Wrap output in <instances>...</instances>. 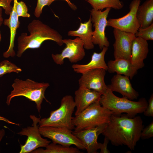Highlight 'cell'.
<instances>
[{
  "mask_svg": "<svg viewBox=\"0 0 153 153\" xmlns=\"http://www.w3.org/2000/svg\"><path fill=\"white\" fill-rule=\"evenodd\" d=\"M143 127L139 116L131 118L127 114H112L102 134L113 145H125L133 150L140 139Z\"/></svg>",
  "mask_w": 153,
  "mask_h": 153,
  "instance_id": "cell-1",
  "label": "cell"
},
{
  "mask_svg": "<svg viewBox=\"0 0 153 153\" xmlns=\"http://www.w3.org/2000/svg\"><path fill=\"white\" fill-rule=\"evenodd\" d=\"M27 28L30 34L28 35L26 33H22L18 39L16 56L18 57L27 49L40 48L46 40L54 41L60 46L63 44L62 37L57 31L39 20H33Z\"/></svg>",
  "mask_w": 153,
  "mask_h": 153,
  "instance_id": "cell-2",
  "label": "cell"
},
{
  "mask_svg": "<svg viewBox=\"0 0 153 153\" xmlns=\"http://www.w3.org/2000/svg\"><path fill=\"white\" fill-rule=\"evenodd\" d=\"M99 102L102 107L112 111L114 115H119L125 113L131 118L143 112L148 105L145 98H141L138 101H133L124 97H120L115 95L109 88L101 95Z\"/></svg>",
  "mask_w": 153,
  "mask_h": 153,
  "instance_id": "cell-3",
  "label": "cell"
},
{
  "mask_svg": "<svg viewBox=\"0 0 153 153\" xmlns=\"http://www.w3.org/2000/svg\"><path fill=\"white\" fill-rule=\"evenodd\" d=\"M49 86L48 83L37 82L29 79L23 80L16 78L12 85L13 90L7 97L6 103L9 105L14 97L23 96L34 102L37 111L40 112L44 99L50 103L45 96V91Z\"/></svg>",
  "mask_w": 153,
  "mask_h": 153,
  "instance_id": "cell-4",
  "label": "cell"
},
{
  "mask_svg": "<svg viewBox=\"0 0 153 153\" xmlns=\"http://www.w3.org/2000/svg\"><path fill=\"white\" fill-rule=\"evenodd\" d=\"M113 114L112 111L102 107L99 101L94 103L72 117L74 131L107 124Z\"/></svg>",
  "mask_w": 153,
  "mask_h": 153,
  "instance_id": "cell-5",
  "label": "cell"
},
{
  "mask_svg": "<svg viewBox=\"0 0 153 153\" xmlns=\"http://www.w3.org/2000/svg\"><path fill=\"white\" fill-rule=\"evenodd\" d=\"M76 107L73 97L67 95L62 97L60 107L51 111L50 116L40 119L39 127L62 128L72 130L75 127L72 123V115Z\"/></svg>",
  "mask_w": 153,
  "mask_h": 153,
  "instance_id": "cell-6",
  "label": "cell"
},
{
  "mask_svg": "<svg viewBox=\"0 0 153 153\" xmlns=\"http://www.w3.org/2000/svg\"><path fill=\"white\" fill-rule=\"evenodd\" d=\"M41 135L51 140L53 143L70 146L74 145L79 149L85 150V147L81 141L68 129L49 126L39 127Z\"/></svg>",
  "mask_w": 153,
  "mask_h": 153,
  "instance_id": "cell-7",
  "label": "cell"
},
{
  "mask_svg": "<svg viewBox=\"0 0 153 153\" xmlns=\"http://www.w3.org/2000/svg\"><path fill=\"white\" fill-rule=\"evenodd\" d=\"M30 117L33 121L31 126L22 129V131L18 133L22 135L27 137L25 144L21 145L20 153H28L39 147H46L51 141L42 138L39 130V125L40 118H37L34 115H30Z\"/></svg>",
  "mask_w": 153,
  "mask_h": 153,
  "instance_id": "cell-8",
  "label": "cell"
},
{
  "mask_svg": "<svg viewBox=\"0 0 153 153\" xmlns=\"http://www.w3.org/2000/svg\"><path fill=\"white\" fill-rule=\"evenodd\" d=\"M63 42L66 46L61 53L52 54V58L56 64L63 65L65 58L68 59L71 63H76L83 59L85 55L84 43L79 37L73 39H63Z\"/></svg>",
  "mask_w": 153,
  "mask_h": 153,
  "instance_id": "cell-9",
  "label": "cell"
},
{
  "mask_svg": "<svg viewBox=\"0 0 153 153\" xmlns=\"http://www.w3.org/2000/svg\"><path fill=\"white\" fill-rule=\"evenodd\" d=\"M111 8H108L103 11L94 9L90 10L91 21L95 29L93 31L92 42L98 45L102 50L104 47H109L110 43L105 32L107 26V18Z\"/></svg>",
  "mask_w": 153,
  "mask_h": 153,
  "instance_id": "cell-10",
  "label": "cell"
},
{
  "mask_svg": "<svg viewBox=\"0 0 153 153\" xmlns=\"http://www.w3.org/2000/svg\"><path fill=\"white\" fill-rule=\"evenodd\" d=\"M141 2V0H133L129 5L128 13L119 18L109 19L107 20V26L135 34L140 27L136 12Z\"/></svg>",
  "mask_w": 153,
  "mask_h": 153,
  "instance_id": "cell-11",
  "label": "cell"
},
{
  "mask_svg": "<svg viewBox=\"0 0 153 153\" xmlns=\"http://www.w3.org/2000/svg\"><path fill=\"white\" fill-rule=\"evenodd\" d=\"M106 71L103 69H96L84 72L78 80L79 87L94 90L101 95L103 94L108 88L104 80Z\"/></svg>",
  "mask_w": 153,
  "mask_h": 153,
  "instance_id": "cell-12",
  "label": "cell"
},
{
  "mask_svg": "<svg viewBox=\"0 0 153 153\" xmlns=\"http://www.w3.org/2000/svg\"><path fill=\"white\" fill-rule=\"evenodd\" d=\"M107 124L77 131H72L82 143L88 153H97L100 149L101 143L97 142L98 136L105 130Z\"/></svg>",
  "mask_w": 153,
  "mask_h": 153,
  "instance_id": "cell-13",
  "label": "cell"
},
{
  "mask_svg": "<svg viewBox=\"0 0 153 153\" xmlns=\"http://www.w3.org/2000/svg\"><path fill=\"white\" fill-rule=\"evenodd\" d=\"M115 41L113 44L115 59L123 58L131 60L133 41L134 34L114 28Z\"/></svg>",
  "mask_w": 153,
  "mask_h": 153,
  "instance_id": "cell-14",
  "label": "cell"
},
{
  "mask_svg": "<svg viewBox=\"0 0 153 153\" xmlns=\"http://www.w3.org/2000/svg\"><path fill=\"white\" fill-rule=\"evenodd\" d=\"M112 92L120 94L123 97L130 100L137 99L138 92L132 87L129 77L117 74L114 75L111 80V84L107 86Z\"/></svg>",
  "mask_w": 153,
  "mask_h": 153,
  "instance_id": "cell-15",
  "label": "cell"
},
{
  "mask_svg": "<svg viewBox=\"0 0 153 153\" xmlns=\"http://www.w3.org/2000/svg\"><path fill=\"white\" fill-rule=\"evenodd\" d=\"M76 109L75 116L80 114L92 104L99 101L101 95L93 90L79 87L75 93Z\"/></svg>",
  "mask_w": 153,
  "mask_h": 153,
  "instance_id": "cell-16",
  "label": "cell"
},
{
  "mask_svg": "<svg viewBox=\"0 0 153 153\" xmlns=\"http://www.w3.org/2000/svg\"><path fill=\"white\" fill-rule=\"evenodd\" d=\"M148 51L147 41L140 37H135L132 44L131 61L137 70L144 66V60L146 58Z\"/></svg>",
  "mask_w": 153,
  "mask_h": 153,
  "instance_id": "cell-17",
  "label": "cell"
},
{
  "mask_svg": "<svg viewBox=\"0 0 153 153\" xmlns=\"http://www.w3.org/2000/svg\"><path fill=\"white\" fill-rule=\"evenodd\" d=\"M17 0H13V5L12 10L8 19L4 20L3 24L8 27L10 32V41L9 47L7 50L3 53V56L5 58L10 57H14L15 52L14 49V41L17 29L20 27V22L16 9V2Z\"/></svg>",
  "mask_w": 153,
  "mask_h": 153,
  "instance_id": "cell-18",
  "label": "cell"
},
{
  "mask_svg": "<svg viewBox=\"0 0 153 153\" xmlns=\"http://www.w3.org/2000/svg\"><path fill=\"white\" fill-rule=\"evenodd\" d=\"M108 47H104L101 51L97 53L94 52L90 61L86 64H75L72 68L76 73L82 74L88 70L96 69H103L107 71L108 67L105 60V56Z\"/></svg>",
  "mask_w": 153,
  "mask_h": 153,
  "instance_id": "cell-19",
  "label": "cell"
},
{
  "mask_svg": "<svg viewBox=\"0 0 153 153\" xmlns=\"http://www.w3.org/2000/svg\"><path fill=\"white\" fill-rule=\"evenodd\" d=\"M107 65L109 73L123 75L131 79L137 73V70L132 65L131 60L123 58L115 59L109 61Z\"/></svg>",
  "mask_w": 153,
  "mask_h": 153,
  "instance_id": "cell-20",
  "label": "cell"
},
{
  "mask_svg": "<svg viewBox=\"0 0 153 153\" xmlns=\"http://www.w3.org/2000/svg\"><path fill=\"white\" fill-rule=\"evenodd\" d=\"M92 25L90 16L88 21L84 23L80 22L79 27L77 30L68 31V35L79 37L83 42L84 48L87 50L92 49L94 46L92 42Z\"/></svg>",
  "mask_w": 153,
  "mask_h": 153,
  "instance_id": "cell-21",
  "label": "cell"
},
{
  "mask_svg": "<svg viewBox=\"0 0 153 153\" xmlns=\"http://www.w3.org/2000/svg\"><path fill=\"white\" fill-rule=\"evenodd\" d=\"M136 17L140 27H147L153 21V0H147L138 7Z\"/></svg>",
  "mask_w": 153,
  "mask_h": 153,
  "instance_id": "cell-22",
  "label": "cell"
},
{
  "mask_svg": "<svg viewBox=\"0 0 153 153\" xmlns=\"http://www.w3.org/2000/svg\"><path fill=\"white\" fill-rule=\"evenodd\" d=\"M45 149L39 148L31 152L33 153H81L76 147L67 146L52 143L49 144Z\"/></svg>",
  "mask_w": 153,
  "mask_h": 153,
  "instance_id": "cell-23",
  "label": "cell"
},
{
  "mask_svg": "<svg viewBox=\"0 0 153 153\" xmlns=\"http://www.w3.org/2000/svg\"><path fill=\"white\" fill-rule=\"evenodd\" d=\"M89 3L93 8L102 10L105 8H110L120 10L124 6L122 2L120 0H85Z\"/></svg>",
  "mask_w": 153,
  "mask_h": 153,
  "instance_id": "cell-24",
  "label": "cell"
},
{
  "mask_svg": "<svg viewBox=\"0 0 153 153\" xmlns=\"http://www.w3.org/2000/svg\"><path fill=\"white\" fill-rule=\"evenodd\" d=\"M22 71L20 68L8 60H4L0 62V77L7 73L12 72L18 73Z\"/></svg>",
  "mask_w": 153,
  "mask_h": 153,
  "instance_id": "cell-25",
  "label": "cell"
},
{
  "mask_svg": "<svg viewBox=\"0 0 153 153\" xmlns=\"http://www.w3.org/2000/svg\"><path fill=\"white\" fill-rule=\"evenodd\" d=\"M135 35V37H140L146 41L153 40V23L145 28L139 27Z\"/></svg>",
  "mask_w": 153,
  "mask_h": 153,
  "instance_id": "cell-26",
  "label": "cell"
},
{
  "mask_svg": "<svg viewBox=\"0 0 153 153\" xmlns=\"http://www.w3.org/2000/svg\"><path fill=\"white\" fill-rule=\"evenodd\" d=\"M16 9L18 17L22 16L24 18H29L30 14L28 13L27 7L24 2L22 1L16 2Z\"/></svg>",
  "mask_w": 153,
  "mask_h": 153,
  "instance_id": "cell-27",
  "label": "cell"
},
{
  "mask_svg": "<svg viewBox=\"0 0 153 153\" xmlns=\"http://www.w3.org/2000/svg\"><path fill=\"white\" fill-rule=\"evenodd\" d=\"M53 2L52 0H37L34 12L35 16L37 18L39 17L43 8L46 5L49 6Z\"/></svg>",
  "mask_w": 153,
  "mask_h": 153,
  "instance_id": "cell-28",
  "label": "cell"
},
{
  "mask_svg": "<svg viewBox=\"0 0 153 153\" xmlns=\"http://www.w3.org/2000/svg\"><path fill=\"white\" fill-rule=\"evenodd\" d=\"M153 137V122L143 128L141 134L140 138L143 139H149Z\"/></svg>",
  "mask_w": 153,
  "mask_h": 153,
  "instance_id": "cell-29",
  "label": "cell"
},
{
  "mask_svg": "<svg viewBox=\"0 0 153 153\" xmlns=\"http://www.w3.org/2000/svg\"><path fill=\"white\" fill-rule=\"evenodd\" d=\"M13 0H0V7L3 8L7 15H9L12 8L11 5Z\"/></svg>",
  "mask_w": 153,
  "mask_h": 153,
  "instance_id": "cell-30",
  "label": "cell"
},
{
  "mask_svg": "<svg viewBox=\"0 0 153 153\" xmlns=\"http://www.w3.org/2000/svg\"><path fill=\"white\" fill-rule=\"evenodd\" d=\"M144 116L148 117L153 116V95H151L148 100L147 107L144 112Z\"/></svg>",
  "mask_w": 153,
  "mask_h": 153,
  "instance_id": "cell-31",
  "label": "cell"
},
{
  "mask_svg": "<svg viewBox=\"0 0 153 153\" xmlns=\"http://www.w3.org/2000/svg\"><path fill=\"white\" fill-rule=\"evenodd\" d=\"M109 142V139L105 137L104 142L101 143L100 149V153H110V152L107 149V145Z\"/></svg>",
  "mask_w": 153,
  "mask_h": 153,
  "instance_id": "cell-32",
  "label": "cell"
},
{
  "mask_svg": "<svg viewBox=\"0 0 153 153\" xmlns=\"http://www.w3.org/2000/svg\"><path fill=\"white\" fill-rule=\"evenodd\" d=\"M0 120L4 121L8 124L16 125L17 126H18L19 125V124L15 123L14 122H12L10 121L8 119H7L6 118H4V117H3L2 116H0Z\"/></svg>",
  "mask_w": 153,
  "mask_h": 153,
  "instance_id": "cell-33",
  "label": "cell"
},
{
  "mask_svg": "<svg viewBox=\"0 0 153 153\" xmlns=\"http://www.w3.org/2000/svg\"><path fill=\"white\" fill-rule=\"evenodd\" d=\"M56 0H52L53 1H54ZM66 1L68 3L69 6L71 7V8L73 10H75L77 9V7L74 4L72 3L69 0H63Z\"/></svg>",
  "mask_w": 153,
  "mask_h": 153,
  "instance_id": "cell-34",
  "label": "cell"
},
{
  "mask_svg": "<svg viewBox=\"0 0 153 153\" xmlns=\"http://www.w3.org/2000/svg\"><path fill=\"white\" fill-rule=\"evenodd\" d=\"M3 19L2 17V8L0 7V27L3 23Z\"/></svg>",
  "mask_w": 153,
  "mask_h": 153,
  "instance_id": "cell-35",
  "label": "cell"
},
{
  "mask_svg": "<svg viewBox=\"0 0 153 153\" xmlns=\"http://www.w3.org/2000/svg\"><path fill=\"white\" fill-rule=\"evenodd\" d=\"M5 131L3 129H2L0 130V144L2 139L5 135Z\"/></svg>",
  "mask_w": 153,
  "mask_h": 153,
  "instance_id": "cell-36",
  "label": "cell"
},
{
  "mask_svg": "<svg viewBox=\"0 0 153 153\" xmlns=\"http://www.w3.org/2000/svg\"><path fill=\"white\" fill-rule=\"evenodd\" d=\"M1 32L0 31V42L1 40Z\"/></svg>",
  "mask_w": 153,
  "mask_h": 153,
  "instance_id": "cell-37",
  "label": "cell"
}]
</instances>
